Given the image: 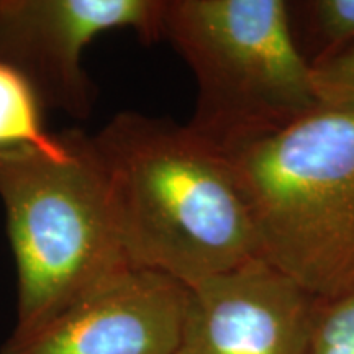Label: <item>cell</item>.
I'll list each match as a JSON object with an SVG mask.
<instances>
[{
	"label": "cell",
	"instance_id": "cell-1",
	"mask_svg": "<svg viewBox=\"0 0 354 354\" xmlns=\"http://www.w3.org/2000/svg\"><path fill=\"white\" fill-rule=\"evenodd\" d=\"M92 138L133 268L190 287L259 258L232 159L187 123L123 112Z\"/></svg>",
	"mask_w": 354,
	"mask_h": 354
},
{
	"label": "cell",
	"instance_id": "cell-2",
	"mask_svg": "<svg viewBox=\"0 0 354 354\" xmlns=\"http://www.w3.org/2000/svg\"><path fill=\"white\" fill-rule=\"evenodd\" d=\"M227 154L250 207L259 258L320 302L353 292V110L323 104Z\"/></svg>",
	"mask_w": 354,
	"mask_h": 354
},
{
	"label": "cell",
	"instance_id": "cell-3",
	"mask_svg": "<svg viewBox=\"0 0 354 354\" xmlns=\"http://www.w3.org/2000/svg\"><path fill=\"white\" fill-rule=\"evenodd\" d=\"M64 140L56 154L0 151V201L19 281L15 331L131 266L94 138L71 130Z\"/></svg>",
	"mask_w": 354,
	"mask_h": 354
},
{
	"label": "cell",
	"instance_id": "cell-4",
	"mask_svg": "<svg viewBox=\"0 0 354 354\" xmlns=\"http://www.w3.org/2000/svg\"><path fill=\"white\" fill-rule=\"evenodd\" d=\"M162 39L192 71L187 125L232 153L323 105L286 0H166Z\"/></svg>",
	"mask_w": 354,
	"mask_h": 354
},
{
	"label": "cell",
	"instance_id": "cell-5",
	"mask_svg": "<svg viewBox=\"0 0 354 354\" xmlns=\"http://www.w3.org/2000/svg\"><path fill=\"white\" fill-rule=\"evenodd\" d=\"M166 0H0V61L28 79L44 109L87 118L94 91L82 53L110 30L162 39Z\"/></svg>",
	"mask_w": 354,
	"mask_h": 354
},
{
	"label": "cell",
	"instance_id": "cell-6",
	"mask_svg": "<svg viewBox=\"0 0 354 354\" xmlns=\"http://www.w3.org/2000/svg\"><path fill=\"white\" fill-rule=\"evenodd\" d=\"M187 286L167 274L125 268L82 292L0 354H174Z\"/></svg>",
	"mask_w": 354,
	"mask_h": 354
},
{
	"label": "cell",
	"instance_id": "cell-7",
	"mask_svg": "<svg viewBox=\"0 0 354 354\" xmlns=\"http://www.w3.org/2000/svg\"><path fill=\"white\" fill-rule=\"evenodd\" d=\"M320 300L264 259L187 287L174 354H307Z\"/></svg>",
	"mask_w": 354,
	"mask_h": 354
},
{
	"label": "cell",
	"instance_id": "cell-8",
	"mask_svg": "<svg viewBox=\"0 0 354 354\" xmlns=\"http://www.w3.org/2000/svg\"><path fill=\"white\" fill-rule=\"evenodd\" d=\"M43 102L24 74L0 61V151L37 148L61 153L64 135H51L43 122Z\"/></svg>",
	"mask_w": 354,
	"mask_h": 354
},
{
	"label": "cell",
	"instance_id": "cell-9",
	"mask_svg": "<svg viewBox=\"0 0 354 354\" xmlns=\"http://www.w3.org/2000/svg\"><path fill=\"white\" fill-rule=\"evenodd\" d=\"M300 51L313 68L354 46V0L287 2Z\"/></svg>",
	"mask_w": 354,
	"mask_h": 354
},
{
	"label": "cell",
	"instance_id": "cell-10",
	"mask_svg": "<svg viewBox=\"0 0 354 354\" xmlns=\"http://www.w3.org/2000/svg\"><path fill=\"white\" fill-rule=\"evenodd\" d=\"M307 354H354V290L320 304Z\"/></svg>",
	"mask_w": 354,
	"mask_h": 354
},
{
	"label": "cell",
	"instance_id": "cell-11",
	"mask_svg": "<svg viewBox=\"0 0 354 354\" xmlns=\"http://www.w3.org/2000/svg\"><path fill=\"white\" fill-rule=\"evenodd\" d=\"M313 82L323 104L354 112V46L313 68Z\"/></svg>",
	"mask_w": 354,
	"mask_h": 354
}]
</instances>
